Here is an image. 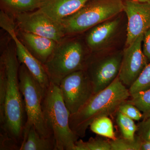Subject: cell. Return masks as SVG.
Returning a JSON list of instances; mask_svg holds the SVG:
<instances>
[{
	"label": "cell",
	"instance_id": "obj_26",
	"mask_svg": "<svg viewBox=\"0 0 150 150\" xmlns=\"http://www.w3.org/2000/svg\"><path fill=\"white\" fill-rule=\"evenodd\" d=\"M143 51L147 58L149 63L150 62V28L144 34L142 44Z\"/></svg>",
	"mask_w": 150,
	"mask_h": 150
},
{
	"label": "cell",
	"instance_id": "obj_1",
	"mask_svg": "<svg viewBox=\"0 0 150 150\" xmlns=\"http://www.w3.org/2000/svg\"><path fill=\"white\" fill-rule=\"evenodd\" d=\"M1 59L4 64L7 76L4 99L0 105L1 135L10 138L20 148L26 115L24 99L20 88V64L17 57L16 47L11 45L6 48Z\"/></svg>",
	"mask_w": 150,
	"mask_h": 150
},
{
	"label": "cell",
	"instance_id": "obj_2",
	"mask_svg": "<svg viewBox=\"0 0 150 150\" xmlns=\"http://www.w3.org/2000/svg\"><path fill=\"white\" fill-rule=\"evenodd\" d=\"M130 97L129 88L117 77L110 85L93 94L78 112L71 114L69 123L72 131L79 138H83L95 119L117 112L120 105Z\"/></svg>",
	"mask_w": 150,
	"mask_h": 150
},
{
	"label": "cell",
	"instance_id": "obj_3",
	"mask_svg": "<svg viewBox=\"0 0 150 150\" xmlns=\"http://www.w3.org/2000/svg\"><path fill=\"white\" fill-rule=\"evenodd\" d=\"M42 105L44 119L55 140L56 150H75L79 137L70 127L71 113L59 86L50 83L44 91Z\"/></svg>",
	"mask_w": 150,
	"mask_h": 150
},
{
	"label": "cell",
	"instance_id": "obj_27",
	"mask_svg": "<svg viewBox=\"0 0 150 150\" xmlns=\"http://www.w3.org/2000/svg\"><path fill=\"white\" fill-rule=\"evenodd\" d=\"M142 3H150V0H136Z\"/></svg>",
	"mask_w": 150,
	"mask_h": 150
},
{
	"label": "cell",
	"instance_id": "obj_6",
	"mask_svg": "<svg viewBox=\"0 0 150 150\" xmlns=\"http://www.w3.org/2000/svg\"><path fill=\"white\" fill-rule=\"evenodd\" d=\"M18 78L26 115L23 131L33 126L41 137H53L46 125L42 109L44 90L23 64L20 65Z\"/></svg>",
	"mask_w": 150,
	"mask_h": 150
},
{
	"label": "cell",
	"instance_id": "obj_7",
	"mask_svg": "<svg viewBox=\"0 0 150 150\" xmlns=\"http://www.w3.org/2000/svg\"><path fill=\"white\" fill-rule=\"evenodd\" d=\"M123 55V51L103 56L91 54L85 70L93 86L94 94L110 85L118 76Z\"/></svg>",
	"mask_w": 150,
	"mask_h": 150
},
{
	"label": "cell",
	"instance_id": "obj_12",
	"mask_svg": "<svg viewBox=\"0 0 150 150\" xmlns=\"http://www.w3.org/2000/svg\"><path fill=\"white\" fill-rule=\"evenodd\" d=\"M123 11L127 18L126 47L150 28V3L126 0Z\"/></svg>",
	"mask_w": 150,
	"mask_h": 150
},
{
	"label": "cell",
	"instance_id": "obj_20",
	"mask_svg": "<svg viewBox=\"0 0 150 150\" xmlns=\"http://www.w3.org/2000/svg\"><path fill=\"white\" fill-rule=\"evenodd\" d=\"M116 121L122 137L130 140L135 139L137 125L134 120L117 111Z\"/></svg>",
	"mask_w": 150,
	"mask_h": 150
},
{
	"label": "cell",
	"instance_id": "obj_23",
	"mask_svg": "<svg viewBox=\"0 0 150 150\" xmlns=\"http://www.w3.org/2000/svg\"><path fill=\"white\" fill-rule=\"evenodd\" d=\"M150 88V62L146 66L137 81L129 88L130 96Z\"/></svg>",
	"mask_w": 150,
	"mask_h": 150
},
{
	"label": "cell",
	"instance_id": "obj_14",
	"mask_svg": "<svg viewBox=\"0 0 150 150\" xmlns=\"http://www.w3.org/2000/svg\"><path fill=\"white\" fill-rule=\"evenodd\" d=\"M89 0H42L38 10L55 21L63 19L80 9Z\"/></svg>",
	"mask_w": 150,
	"mask_h": 150
},
{
	"label": "cell",
	"instance_id": "obj_18",
	"mask_svg": "<svg viewBox=\"0 0 150 150\" xmlns=\"http://www.w3.org/2000/svg\"><path fill=\"white\" fill-rule=\"evenodd\" d=\"M93 133L110 139H115V137L113 124L108 116H103L95 119L90 125Z\"/></svg>",
	"mask_w": 150,
	"mask_h": 150
},
{
	"label": "cell",
	"instance_id": "obj_16",
	"mask_svg": "<svg viewBox=\"0 0 150 150\" xmlns=\"http://www.w3.org/2000/svg\"><path fill=\"white\" fill-rule=\"evenodd\" d=\"M19 150H56L54 137L40 136L33 126L23 131V139Z\"/></svg>",
	"mask_w": 150,
	"mask_h": 150
},
{
	"label": "cell",
	"instance_id": "obj_17",
	"mask_svg": "<svg viewBox=\"0 0 150 150\" xmlns=\"http://www.w3.org/2000/svg\"><path fill=\"white\" fill-rule=\"evenodd\" d=\"M3 7L13 14L29 12L40 8L42 0H0Z\"/></svg>",
	"mask_w": 150,
	"mask_h": 150
},
{
	"label": "cell",
	"instance_id": "obj_22",
	"mask_svg": "<svg viewBox=\"0 0 150 150\" xmlns=\"http://www.w3.org/2000/svg\"><path fill=\"white\" fill-rule=\"evenodd\" d=\"M111 150H141L142 140L136 135L134 140H130L123 137L116 138L109 140Z\"/></svg>",
	"mask_w": 150,
	"mask_h": 150
},
{
	"label": "cell",
	"instance_id": "obj_15",
	"mask_svg": "<svg viewBox=\"0 0 150 150\" xmlns=\"http://www.w3.org/2000/svg\"><path fill=\"white\" fill-rule=\"evenodd\" d=\"M21 35L30 51L35 58L44 64L51 56L57 45V42L40 35L21 31Z\"/></svg>",
	"mask_w": 150,
	"mask_h": 150
},
{
	"label": "cell",
	"instance_id": "obj_13",
	"mask_svg": "<svg viewBox=\"0 0 150 150\" xmlns=\"http://www.w3.org/2000/svg\"><path fill=\"white\" fill-rule=\"evenodd\" d=\"M119 15L88 30L86 43L92 54L102 53L114 42L121 27V18Z\"/></svg>",
	"mask_w": 150,
	"mask_h": 150
},
{
	"label": "cell",
	"instance_id": "obj_9",
	"mask_svg": "<svg viewBox=\"0 0 150 150\" xmlns=\"http://www.w3.org/2000/svg\"><path fill=\"white\" fill-rule=\"evenodd\" d=\"M14 15L21 31L48 38L57 43L67 36L61 23L55 21L38 9Z\"/></svg>",
	"mask_w": 150,
	"mask_h": 150
},
{
	"label": "cell",
	"instance_id": "obj_24",
	"mask_svg": "<svg viewBox=\"0 0 150 150\" xmlns=\"http://www.w3.org/2000/svg\"><path fill=\"white\" fill-rule=\"evenodd\" d=\"M117 111H119L134 121H139L143 119L142 112L134 105L126 101L120 105Z\"/></svg>",
	"mask_w": 150,
	"mask_h": 150
},
{
	"label": "cell",
	"instance_id": "obj_11",
	"mask_svg": "<svg viewBox=\"0 0 150 150\" xmlns=\"http://www.w3.org/2000/svg\"><path fill=\"white\" fill-rule=\"evenodd\" d=\"M144 36H139L123 51L118 77L128 88L137 81L149 63L142 48Z\"/></svg>",
	"mask_w": 150,
	"mask_h": 150
},
{
	"label": "cell",
	"instance_id": "obj_5",
	"mask_svg": "<svg viewBox=\"0 0 150 150\" xmlns=\"http://www.w3.org/2000/svg\"><path fill=\"white\" fill-rule=\"evenodd\" d=\"M123 0H89L61 21L66 35L81 33L123 11Z\"/></svg>",
	"mask_w": 150,
	"mask_h": 150
},
{
	"label": "cell",
	"instance_id": "obj_10",
	"mask_svg": "<svg viewBox=\"0 0 150 150\" xmlns=\"http://www.w3.org/2000/svg\"><path fill=\"white\" fill-rule=\"evenodd\" d=\"M0 25L13 40L18 60L24 64L44 90L50 85V80L43 64L35 58L18 38L14 23L3 10L0 13Z\"/></svg>",
	"mask_w": 150,
	"mask_h": 150
},
{
	"label": "cell",
	"instance_id": "obj_25",
	"mask_svg": "<svg viewBox=\"0 0 150 150\" xmlns=\"http://www.w3.org/2000/svg\"><path fill=\"white\" fill-rule=\"evenodd\" d=\"M137 135L142 141L150 142V117L137 124Z\"/></svg>",
	"mask_w": 150,
	"mask_h": 150
},
{
	"label": "cell",
	"instance_id": "obj_21",
	"mask_svg": "<svg viewBox=\"0 0 150 150\" xmlns=\"http://www.w3.org/2000/svg\"><path fill=\"white\" fill-rule=\"evenodd\" d=\"M75 150H111L109 140L99 137L91 138L87 142L78 140L75 144Z\"/></svg>",
	"mask_w": 150,
	"mask_h": 150
},
{
	"label": "cell",
	"instance_id": "obj_8",
	"mask_svg": "<svg viewBox=\"0 0 150 150\" xmlns=\"http://www.w3.org/2000/svg\"><path fill=\"white\" fill-rule=\"evenodd\" d=\"M59 87L71 114L78 112L94 94L93 86L85 70L67 75L61 81Z\"/></svg>",
	"mask_w": 150,
	"mask_h": 150
},
{
	"label": "cell",
	"instance_id": "obj_19",
	"mask_svg": "<svg viewBox=\"0 0 150 150\" xmlns=\"http://www.w3.org/2000/svg\"><path fill=\"white\" fill-rule=\"evenodd\" d=\"M126 101L134 105L142 112V119L150 117V88L130 96Z\"/></svg>",
	"mask_w": 150,
	"mask_h": 150
},
{
	"label": "cell",
	"instance_id": "obj_4",
	"mask_svg": "<svg viewBox=\"0 0 150 150\" xmlns=\"http://www.w3.org/2000/svg\"><path fill=\"white\" fill-rule=\"evenodd\" d=\"M91 53L79 39L67 38L57 43L43 66L50 82L59 86L71 73L85 70Z\"/></svg>",
	"mask_w": 150,
	"mask_h": 150
}]
</instances>
